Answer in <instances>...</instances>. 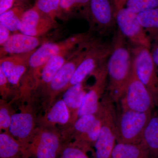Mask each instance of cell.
<instances>
[{
  "label": "cell",
  "instance_id": "4316f807",
  "mask_svg": "<svg viewBox=\"0 0 158 158\" xmlns=\"http://www.w3.org/2000/svg\"><path fill=\"white\" fill-rule=\"evenodd\" d=\"M125 8L138 14L158 8V0H126Z\"/></svg>",
  "mask_w": 158,
  "mask_h": 158
},
{
  "label": "cell",
  "instance_id": "7c38bea8",
  "mask_svg": "<svg viewBox=\"0 0 158 158\" xmlns=\"http://www.w3.org/2000/svg\"><path fill=\"white\" fill-rule=\"evenodd\" d=\"M57 24L56 20L43 14L34 6L24 12L19 32L33 37H43L56 28Z\"/></svg>",
  "mask_w": 158,
  "mask_h": 158
},
{
  "label": "cell",
  "instance_id": "5bb4252c",
  "mask_svg": "<svg viewBox=\"0 0 158 158\" xmlns=\"http://www.w3.org/2000/svg\"><path fill=\"white\" fill-rule=\"evenodd\" d=\"M46 42H47L46 38L43 37H33L20 32L15 33L1 46L0 57L30 52L37 49Z\"/></svg>",
  "mask_w": 158,
  "mask_h": 158
},
{
  "label": "cell",
  "instance_id": "30bf717a",
  "mask_svg": "<svg viewBox=\"0 0 158 158\" xmlns=\"http://www.w3.org/2000/svg\"><path fill=\"white\" fill-rule=\"evenodd\" d=\"M61 141L55 132L40 130L33 135L26 149V158H57L62 151Z\"/></svg>",
  "mask_w": 158,
  "mask_h": 158
},
{
  "label": "cell",
  "instance_id": "4fadbf2b",
  "mask_svg": "<svg viewBox=\"0 0 158 158\" xmlns=\"http://www.w3.org/2000/svg\"><path fill=\"white\" fill-rule=\"evenodd\" d=\"M87 15L92 29L105 31L114 25L115 15L110 0H90Z\"/></svg>",
  "mask_w": 158,
  "mask_h": 158
},
{
  "label": "cell",
  "instance_id": "e575fe53",
  "mask_svg": "<svg viewBox=\"0 0 158 158\" xmlns=\"http://www.w3.org/2000/svg\"><path fill=\"white\" fill-rule=\"evenodd\" d=\"M15 6H19L26 9L30 4V0H15Z\"/></svg>",
  "mask_w": 158,
  "mask_h": 158
},
{
  "label": "cell",
  "instance_id": "3957f363",
  "mask_svg": "<svg viewBox=\"0 0 158 158\" xmlns=\"http://www.w3.org/2000/svg\"><path fill=\"white\" fill-rule=\"evenodd\" d=\"M98 114L102 124L99 136L94 146V155L95 158H111L117 140L116 117L110 99H106L102 103Z\"/></svg>",
  "mask_w": 158,
  "mask_h": 158
},
{
  "label": "cell",
  "instance_id": "9c48e42d",
  "mask_svg": "<svg viewBox=\"0 0 158 158\" xmlns=\"http://www.w3.org/2000/svg\"><path fill=\"white\" fill-rule=\"evenodd\" d=\"M118 31L136 46L150 48V41L146 32L137 18V14L125 7H120L115 13Z\"/></svg>",
  "mask_w": 158,
  "mask_h": 158
},
{
  "label": "cell",
  "instance_id": "8fae6325",
  "mask_svg": "<svg viewBox=\"0 0 158 158\" xmlns=\"http://www.w3.org/2000/svg\"><path fill=\"white\" fill-rule=\"evenodd\" d=\"M106 64L93 73L95 77L94 84L87 91L77 112V118L86 115H96L100 110V99L104 92L108 79Z\"/></svg>",
  "mask_w": 158,
  "mask_h": 158
},
{
  "label": "cell",
  "instance_id": "83f0119b",
  "mask_svg": "<svg viewBox=\"0 0 158 158\" xmlns=\"http://www.w3.org/2000/svg\"><path fill=\"white\" fill-rule=\"evenodd\" d=\"M98 117L96 115H86L77 118L73 123L74 128L78 134L77 136L85 135L90 129Z\"/></svg>",
  "mask_w": 158,
  "mask_h": 158
},
{
  "label": "cell",
  "instance_id": "52a82bcc",
  "mask_svg": "<svg viewBox=\"0 0 158 158\" xmlns=\"http://www.w3.org/2000/svg\"><path fill=\"white\" fill-rule=\"evenodd\" d=\"M122 100L123 110L136 112H152L155 102L149 90L132 71Z\"/></svg>",
  "mask_w": 158,
  "mask_h": 158
},
{
  "label": "cell",
  "instance_id": "7402d4cb",
  "mask_svg": "<svg viewBox=\"0 0 158 158\" xmlns=\"http://www.w3.org/2000/svg\"><path fill=\"white\" fill-rule=\"evenodd\" d=\"M46 121L51 124L65 125L71 119L70 111L62 99H59L48 111Z\"/></svg>",
  "mask_w": 158,
  "mask_h": 158
},
{
  "label": "cell",
  "instance_id": "ffe728a7",
  "mask_svg": "<svg viewBox=\"0 0 158 158\" xmlns=\"http://www.w3.org/2000/svg\"><path fill=\"white\" fill-rule=\"evenodd\" d=\"M26 158L22 145L9 132L0 134V158Z\"/></svg>",
  "mask_w": 158,
  "mask_h": 158
},
{
  "label": "cell",
  "instance_id": "d6986e66",
  "mask_svg": "<svg viewBox=\"0 0 158 158\" xmlns=\"http://www.w3.org/2000/svg\"><path fill=\"white\" fill-rule=\"evenodd\" d=\"M111 158H152L149 151L142 142H117Z\"/></svg>",
  "mask_w": 158,
  "mask_h": 158
},
{
  "label": "cell",
  "instance_id": "2e32d148",
  "mask_svg": "<svg viewBox=\"0 0 158 158\" xmlns=\"http://www.w3.org/2000/svg\"><path fill=\"white\" fill-rule=\"evenodd\" d=\"M34 119L33 114L27 110L11 115L9 133L22 145L25 152L34 134Z\"/></svg>",
  "mask_w": 158,
  "mask_h": 158
},
{
  "label": "cell",
  "instance_id": "1f68e13d",
  "mask_svg": "<svg viewBox=\"0 0 158 158\" xmlns=\"http://www.w3.org/2000/svg\"><path fill=\"white\" fill-rule=\"evenodd\" d=\"M15 6V0H0V15L9 11Z\"/></svg>",
  "mask_w": 158,
  "mask_h": 158
},
{
  "label": "cell",
  "instance_id": "603a6c76",
  "mask_svg": "<svg viewBox=\"0 0 158 158\" xmlns=\"http://www.w3.org/2000/svg\"><path fill=\"white\" fill-rule=\"evenodd\" d=\"M26 10L21 6H14L10 10L0 15V24L11 32L17 33L19 31L23 15Z\"/></svg>",
  "mask_w": 158,
  "mask_h": 158
},
{
  "label": "cell",
  "instance_id": "9a60e30c",
  "mask_svg": "<svg viewBox=\"0 0 158 158\" xmlns=\"http://www.w3.org/2000/svg\"><path fill=\"white\" fill-rule=\"evenodd\" d=\"M35 50L1 58L0 69L7 77L10 85L15 86L20 85V82L28 69L30 58Z\"/></svg>",
  "mask_w": 158,
  "mask_h": 158
},
{
  "label": "cell",
  "instance_id": "d4e9b609",
  "mask_svg": "<svg viewBox=\"0 0 158 158\" xmlns=\"http://www.w3.org/2000/svg\"><path fill=\"white\" fill-rule=\"evenodd\" d=\"M137 18L146 32L158 30V8L138 13Z\"/></svg>",
  "mask_w": 158,
  "mask_h": 158
},
{
  "label": "cell",
  "instance_id": "5b68a950",
  "mask_svg": "<svg viewBox=\"0 0 158 158\" xmlns=\"http://www.w3.org/2000/svg\"><path fill=\"white\" fill-rule=\"evenodd\" d=\"M94 40L91 38L80 44L54 77L45 89L51 99L65 91L75 72L88 53Z\"/></svg>",
  "mask_w": 158,
  "mask_h": 158
},
{
  "label": "cell",
  "instance_id": "8992f818",
  "mask_svg": "<svg viewBox=\"0 0 158 158\" xmlns=\"http://www.w3.org/2000/svg\"><path fill=\"white\" fill-rule=\"evenodd\" d=\"M133 70L137 78L158 101V77L150 48L136 46L132 51Z\"/></svg>",
  "mask_w": 158,
  "mask_h": 158
},
{
  "label": "cell",
  "instance_id": "cb8c5ba5",
  "mask_svg": "<svg viewBox=\"0 0 158 158\" xmlns=\"http://www.w3.org/2000/svg\"><path fill=\"white\" fill-rule=\"evenodd\" d=\"M90 0H61L58 18L66 19L75 13L78 9L84 8L88 11Z\"/></svg>",
  "mask_w": 158,
  "mask_h": 158
},
{
  "label": "cell",
  "instance_id": "7a4b0ae2",
  "mask_svg": "<svg viewBox=\"0 0 158 158\" xmlns=\"http://www.w3.org/2000/svg\"><path fill=\"white\" fill-rule=\"evenodd\" d=\"M91 38L89 33H80L59 42L47 41L43 44L31 55L26 74L33 78L39 79L43 68L52 57L65 51L74 49Z\"/></svg>",
  "mask_w": 158,
  "mask_h": 158
},
{
  "label": "cell",
  "instance_id": "836d02e7",
  "mask_svg": "<svg viewBox=\"0 0 158 158\" xmlns=\"http://www.w3.org/2000/svg\"><path fill=\"white\" fill-rule=\"evenodd\" d=\"M151 54L153 60L156 66L158 67V44L153 49Z\"/></svg>",
  "mask_w": 158,
  "mask_h": 158
},
{
  "label": "cell",
  "instance_id": "ba28073f",
  "mask_svg": "<svg viewBox=\"0 0 158 158\" xmlns=\"http://www.w3.org/2000/svg\"><path fill=\"white\" fill-rule=\"evenodd\" d=\"M111 50V45L95 40L88 53L77 68L65 90L73 85L83 83L89 75L106 64Z\"/></svg>",
  "mask_w": 158,
  "mask_h": 158
},
{
  "label": "cell",
  "instance_id": "ac0fdd59",
  "mask_svg": "<svg viewBox=\"0 0 158 158\" xmlns=\"http://www.w3.org/2000/svg\"><path fill=\"white\" fill-rule=\"evenodd\" d=\"M87 91L85 90L84 83L73 85L66 89L62 99L70 111V120L74 123L77 118V112Z\"/></svg>",
  "mask_w": 158,
  "mask_h": 158
},
{
  "label": "cell",
  "instance_id": "4dcf8cb0",
  "mask_svg": "<svg viewBox=\"0 0 158 158\" xmlns=\"http://www.w3.org/2000/svg\"><path fill=\"white\" fill-rule=\"evenodd\" d=\"M9 85L10 84L7 77L2 71L0 69V91L1 96L3 98L8 96L10 92Z\"/></svg>",
  "mask_w": 158,
  "mask_h": 158
},
{
  "label": "cell",
  "instance_id": "e0dca14e",
  "mask_svg": "<svg viewBox=\"0 0 158 158\" xmlns=\"http://www.w3.org/2000/svg\"><path fill=\"white\" fill-rule=\"evenodd\" d=\"M77 48L63 52L54 56L49 60L41 70L37 88L46 89L59 69Z\"/></svg>",
  "mask_w": 158,
  "mask_h": 158
},
{
  "label": "cell",
  "instance_id": "44dd1931",
  "mask_svg": "<svg viewBox=\"0 0 158 158\" xmlns=\"http://www.w3.org/2000/svg\"><path fill=\"white\" fill-rule=\"evenodd\" d=\"M152 158H158V115H152L141 138Z\"/></svg>",
  "mask_w": 158,
  "mask_h": 158
},
{
  "label": "cell",
  "instance_id": "484cf974",
  "mask_svg": "<svg viewBox=\"0 0 158 158\" xmlns=\"http://www.w3.org/2000/svg\"><path fill=\"white\" fill-rule=\"evenodd\" d=\"M61 0H36L35 6L43 14L56 20L58 17Z\"/></svg>",
  "mask_w": 158,
  "mask_h": 158
},
{
  "label": "cell",
  "instance_id": "277c9868",
  "mask_svg": "<svg viewBox=\"0 0 158 158\" xmlns=\"http://www.w3.org/2000/svg\"><path fill=\"white\" fill-rule=\"evenodd\" d=\"M152 112H136L123 110L116 119L117 142L138 143L151 117Z\"/></svg>",
  "mask_w": 158,
  "mask_h": 158
},
{
  "label": "cell",
  "instance_id": "f1b7e54d",
  "mask_svg": "<svg viewBox=\"0 0 158 158\" xmlns=\"http://www.w3.org/2000/svg\"><path fill=\"white\" fill-rule=\"evenodd\" d=\"M60 158H89L84 149L70 144L63 148Z\"/></svg>",
  "mask_w": 158,
  "mask_h": 158
},
{
  "label": "cell",
  "instance_id": "d6a6232c",
  "mask_svg": "<svg viewBox=\"0 0 158 158\" xmlns=\"http://www.w3.org/2000/svg\"><path fill=\"white\" fill-rule=\"evenodd\" d=\"M11 31L5 26L0 24V45L2 46L11 36Z\"/></svg>",
  "mask_w": 158,
  "mask_h": 158
},
{
  "label": "cell",
  "instance_id": "6da1fadb",
  "mask_svg": "<svg viewBox=\"0 0 158 158\" xmlns=\"http://www.w3.org/2000/svg\"><path fill=\"white\" fill-rule=\"evenodd\" d=\"M125 38L119 31L115 34L107 62L108 88L111 97L116 101L123 96L132 71V52Z\"/></svg>",
  "mask_w": 158,
  "mask_h": 158
},
{
  "label": "cell",
  "instance_id": "f546056e",
  "mask_svg": "<svg viewBox=\"0 0 158 158\" xmlns=\"http://www.w3.org/2000/svg\"><path fill=\"white\" fill-rule=\"evenodd\" d=\"M11 115L7 105L1 101L0 106V128L9 133V128L11 122Z\"/></svg>",
  "mask_w": 158,
  "mask_h": 158
}]
</instances>
